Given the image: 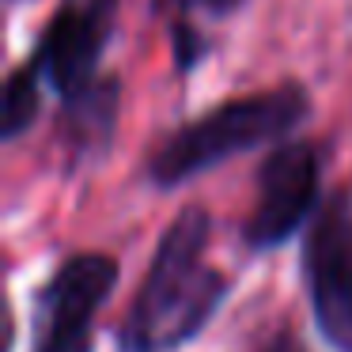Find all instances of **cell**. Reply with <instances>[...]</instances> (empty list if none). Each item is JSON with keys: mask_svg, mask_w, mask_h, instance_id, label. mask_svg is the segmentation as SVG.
<instances>
[{"mask_svg": "<svg viewBox=\"0 0 352 352\" xmlns=\"http://www.w3.org/2000/svg\"><path fill=\"white\" fill-rule=\"evenodd\" d=\"M314 318L337 352H352V201L344 193L322 205L303 250Z\"/></svg>", "mask_w": 352, "mask_h": 352, "instance_id": "cell-4", "label": "cell"}, {"mask_svg": "<svg viewBox=\"0 0 352 352\" xmlns=\"http://www.w3.org/2000/svg\"><path fill=\"white\" fill-rule=\"evenodd\" d=\"M114 118H118V80L114 76H95L84 91L65 99V133L72 140L76 155L102 152L114 137Z\"/></svg>", "mask_w": 352, "mask_h": 352, "instance_id": "cell-7", "label": "cell"}, {"mask_svg": "<svg viewBox=\"0 0 352 352\" xmlns=\"http://www.w3.org/2000/svg\"><path fill=\"white\" fill-rule=\"evenodd\" d=\"M114 19L118 0H61L42 31L38 50L31 54L61 99L84 91L95 80L99 57L114 34Z\"/></svg>", "mask_w": 352, "mask_h": 352, "instance_id": "cell-6", "label": "cell"}, {"mask_svg": "<svg viewBox=\"0 0 352 352\" xmlns=\"http://www.w3.org/2000/svg\"><path fill=\"white\" fill-rule=\"evenodd\" d=\"M212 220L205 208H182L163 231L144 284L118 329L122 352H175L190 344L228 296V276L205 265Z\"/></svg>", "mask_w": 352, "mask_h": 352, "instance_id": "cell-1", "label": "cell"}, {"mask_svg": "<svg viewBox=\"0 0 352 352\" xmlns=\"http://www.w3.org/2000/svg\"><path fill=\"white\" fill-rule=\"evenodd\" d=\"M318 201V152L311 144H280L258 170V197L246 220V243L273 250L288 243L314 212Z\"/></svg>", "mask_w": 352, "mask_h": 352, "instance_id": "cell-5", "label": "cell"}, {"mask_svg": "<svg viewBox=\"0 0 352 352\" xmlns=\"http://www.w3.org/2000/svg\"><path fill=\"white\" fill-rule=\"evenodd\" d=\"M38 80H42V69L34 57H27L8 76V84H4V125H0L4 140H16L19 133H27L34 125V114H38V102H42Z\"/></svg>", "mask_w": 352, "mask_h": 352, "instance_id": "cell-8", "label": "cell"}, {"mask_svg": "<svg viewBox=\"0 0 352 352\" xmlns=\"http://www.w3.org/2000/svg\"><path fill=\"white\" fill-rule=\"evenodd\" d=\"M307 110H311V99L299 84L269 87L246 99H228L201 114L197 122L170 133L148 160V178L163 190H175L201 170L220 167L231 155L280 140L303 122Z\"/></svg>", "mask_w": 352, "mask_h": 352, "instance_id": "cell-2", "label": "cell"}, {"mask_svg": "<svg viewBox=\"0 0 352 352\" xmlns=\"http://www.w3.org/2000/svg\"><path fill=\"white\" fill-rule=\"evenodd\" d=\"M178 12H197V16H228L239 8V0H170Z\"/></svg>", "mask_w": 352, "mask_h": 352, "instance_id": "cell-9", "label": "cell"}, {"mask_svg": "<svg viewBox=\"0 0 352 352\" xmlns=\"http://www.w3.org/2000/svg\"><path fill=\"white\" fill-rule=\"evenodd\" d=\"M265 352H303V349H299V344L296 341H292V337L288 333H280V337H276V341L273 344H269V349Z\"/></svg>", "mask_w": 352, "mask_h": 352, "instance_id": "cell-10", "label": "cell"}, {"mask_svg": "<svg viewBox=\"0 0 352 352\" xmlns=\"http://www.w3.org/2000/svg\"><path fill=\"white\" fill-rule=\"evenodd\" d=\"M118 284V261L110 254H72L54 269L34 303L31 352H91L95 314Z\"/></svg>", "mask_w": 352, "mask_h": 352, "instance_id": "cell-3", "label": "cell"}]
</instances>
